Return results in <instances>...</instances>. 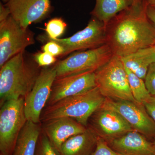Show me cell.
Returning a JSON list of instances; mask_svg holds the SVG:
<instances>
[{
	"label": "cell",
	"mask_w": 155,
	"mask_h": 155,
	"mask_svg": "<svg viewBox=\"0 0 155 155\" xmlns=\"http://www.w3.org/2000/svg\"><path fill=\"white\" fill-rule=\"evenodd\" d=\"M146 0L132 5L106 25V44L120 58L155 45V27L147 14Z\"/></svg>",
	"instance_id": "6da1fadb"
},
{
	"label": "cell",
	"mask_w": 155,
	"mask_h": 155,
	"mask_svg": "<svg viewBox=\"0 0 155 155\" xmlns=\"http://www.w3.org/2000/svg\"><path fill=\"white\" fill-rule=\"evenodd\" d=\"M33 58L25 51L14 56L0 68V104L25 97L32 88L40 71Z\"/></svg>",
	"instance_id": "7a4b0ae2"
},
{
	"label": "cell",
	"mask_w": 155,
	"mask_h": 155,
	"mask_svg": "<svg viewBox=\"0 0 155 155\" xmlns=\"http://www.w3.org/2000/svg\"><path fill=\"white\" fill-rule=\"evenodd\" d=\"M106 97L97 87L81 94L59 101L44 109L40 122H48L58 118H72L86 127L89 118L101 108Z\"/></svg>",
	"instance_id": "3957f363"
},
{
	"label": "cell",
	"mask_w": 155,
	"mask_h": 155,
	"mask_svg": "<svg viewBox=\"0 0 155 155\" xmlns=\"http://www.w3.org/2000/svg\"><path fill=\"white\" fill-rule=\"evenodd\" d=\"M95 74L96 87L105 97L137 102L131 93L127 72L120 57L113 56Z\"/></svg>",
	"instance_id": "277c9868"
},
{
	"label": "cell",
	"mask_w": 155,
	"mask_h": 155,
	"mask_svg": "<svg viewBox=\"0 0 155 155\" xmlns=\"http://www.w3.org/2000/svg\"><path fill=\"white\" fill-rule=\"evenodd\" d=\"M25 97L7 101L0 110V153L11 155L17 139L27 122L24 109Z\"/></svg>",
	"instance_id": "5b68a950"
},
{
	"label": "cell",
	"mask_w": 155,
	"mask_h": 155,
	"mask_svg": "<svg viewBox=\"0 0 155 155\" xmlns=\"http://www.w3.org/2000/svg\"><path fill=\"white\" fill-rule=\"evenodd\" d=\"M114 55L106 44L96 48L74 53L55 64L57 78L82 72H95Z\"/></svg>",
	"instance_id": "8992f818"
},
{
	"label": "cell",
	"mask_w": 155,
	"mask_h": 155,
	"mask_svg": "<svg viewBox=\"0 0 155 155\" xmlns=\"http://www.w3.org/2000/svg\"><path fill=\"white\" fill-rule=\"evenodd\" d=\"M35 43L33 32L22 27L11 15L0 22V68Z\"/></svg>",
	"instance_id": "52a82bcc"
},
{
	"label": "cell",
	"mask_w": 155,
	"mask_h": 155,
	"mask_svg": "<svg viewBox=\"0 0 155 155\" xmlns=\"http://www.w3.org/2000/svg\"><path fill=\"white\" fill-rule=\"evenodd\" d=\"M105 28L103 22L92 17L85 28L71 37L51 39L42 35L39 38L42 41L49 40L58 43L65 49V56L74 51L92 49L106 44Z\"/></svg>",
	"instance_id": "ba28073f"
},
{
	"label": "cell",
	"mask_w": 155,
	"mask_h": 155,
	"mask_svg": "<svg viewBox=\"0 0 155 155\" xmlns=\"http://www.w3.org/2000/svg\"><path fill=\"white\" fill-rule=\"evenodd\" d=\"M56 78L54 66L44 67L41 70L33 87L25 97L24 109L28 121L36 124L41 122V116L49 98Z\"/></svg>",
	"instance_id": "9c48e42d"
},
{
	"label": "cell",
	"mask_w": 155,
	"mask_h": 155,
	"mask_svg": "<svg viewBox=\"0 0 155 155\" xmlns=\"http://www.w3.org/2000/svg\"><path fill=\"white\" fill-rule=\"evenodd\" d=\"M101 108L117 112L134 130L148 138H155V122L148 114L143 104L106 98Z\"/></svg>",
	"instance_id": "30bf717a"
},
{
	"label": "cell",
	"mask_w": 155,
	"mask_h": 155,
	"mask_svg": "<svg viewBox=\"0 0 155 155\" xmlns=\"http://www.w3.org/2000/svg\"><path fill=\"white\" fill-rule=\"evenodd\" d=\"M96 87L95 72L56 78L46 106L51 105L66 98L83 93Z\"/></svg>",
	"instance_id": "8fae6325"
},
{
	"label": "cell",
	"mask_w": 155,
	"mask_h": 155,
	"mask_svg": "<svg viewBox=\"0 0 155 155\" xmlns=\"http://www.w3.org/2000/svg\"><path fill=\"white\" fill-rule=\"evenodd\" d=\"M5 5L11 16L24 28L47 18L52 10L51 0H9Z\"/></svg>",
	"instance_id": "7c38bea8"
},
{
	"label": "cell",
	"mask_w": 155,
	"mask_h": 155,
	"mask_svg": "<svg viewBox=\"0 0 155 155\" xmlns=\"http://www.w3.org/2000/svg\"><path fill=\"white\" fill-rule=\"evenodd\" d=\"M43 123L42 130L58 154L61 146L66 140L73 136L83 133L87 128L74 119L67 117L53 119Z\"/></svg>",
	"instance_id": "4fadbf2b"
},
{
	"label": "cell",
	"mask_w": 155,
	"mask_h": 155,
	"mask_svg": "<svg viewBox=\"0 0 155 155\" xmlns=\"http://www.w3.org/2000/svg\"><path fill=\"white\" fill-rule=\"evenodd\" d=\"M94 116V129L106 140L118 137L134 129L117 112L101 108Z\"/></svg>",
	"instance_id": "5bb4252c"
},
{
	"label": "cell",
	"mask_w": 155,
	"mask_h": 155,
	"mask_svg": "<svg viewBox=\"0 0 155 155\" xmlns=\"http://www.w3.org/2000/svg\"><path fill=\"white\" fill-rule=\"evenodd\" d=\"M106 141H109L110 146L121 155H155L151 141L134 130Z\"/></svg>",
	"instance_id": "9a60e30c"
},
{
	"label": "cell",
	"mask_w": 155,
	"mask_h": 155,
	"mask_svg": "<svg viewBox=\"0 0 155 155\" xmlns=\"http://www.w3.org/2000/svg\"><path fill=\"white\" fill-rule=\"evenodd\" d=\"M99 135L93 129L73 136L61 146L59 155H91L96 147Z\"/></svg>",
	"instance_id": "2e32d148"
},
{
	"label": "cell",
	"mask_w": 155,
	"mask_h": 155,
	"mask_svg": "<svg viewBox=\"0 0 155 155\" xmlns=\"http://www.w3.org/2000/svg\"><path fill=\"white\" fill-rule=\"evenodd\" d=\"M154 46L142 49L121 58L125 68L144 80L150 66L155 62Z\"/></svg>",
	"instance_id": "e0dca14e"
},
{
	"label": "cell",
	"mask_w": 155,
	"mask_h": 155,
	"mask_svg": "<svg viewBox=\"0 0 155 155\" xmlns=\"http://www.w3.org/2000/svg\"><path fill=\"white\" fill-rule=\"evenodd\" d=\"M41 131L39 124L27 121L19 134L11 155H35Z\"/></svg>",
	"instance_id": "ac0fdd59"
},
{
	"label": "cell",
	"mask_w": 155,
	"mask_h": 155,
	"mask_svg": "<svg viewBox=\"0 0 155 155\" xmlns=\"http://www.w3.org/2000/svg\"><path fill=\"white\" fill-rule=\"evenodd\" d=\"M134 0H96L91 14L105 25L116 15L130 7Z\"/></svg>",
	"instance_id": "d6986e66"
},
{
	"label": "cell",
	"mask_w": 155,
	"mask_h": 155,
	"mask_svg": "<svg viewBox=\"0 0 155 155\" xmlns=\"http://www.w3.org/2000/svg\"><path fill=\"white\" fill-rule=\"evenodd\" d=\"M125 69L130 91L134 99L141 104L149 100L152 96L148 91L144 80L137 76L129 69L126 68Z\"/></svg>",
	"instance_id": "ffe728a7"
},
{
	"label": "cell",
	"mask_w": 155,
	"mask_h": 155,
	"mask_svg": "<svg viewBox=\"0 0 155 155\" xmlns=\"http://www.w3.org/2000/svg\"><path fill=\"white\" fill-rule=\"evenodd\" d=\"M67 25L61 18H54L51 19L46 23L45 30L48 38H60L66 30Z\"/></svg>",
	"instance_id": "44dd1931"
},
{
	"label": "cell",
	"mask_w": 155,
	"mask_h": 155,
	"mask_svg": "<svg viewBox=\"0 0 155 155\" xmlns=\"http://www.w3.org/2000/svg\"><path fill=\"white\" fill-rule=\"evenodd\" d=\"M35 155H59L42 130L38 141Z\"/></svg>",
	"instance_id": "7402d4cb"
},
{
	"label": "cell",
	"mask_w": 155,
	"mask_h": 155,
	"mask_svg": "<svg viewBox=\"0 0 155 155\" xmlns=\"http://www.w3.org/2000/svg\"><path fill=\"white\" fill-rule=\"evenodd\" d=\"M32 58L40 67H50L57 62L56 57L43 51L35 53Z\"/></svg>",
	"instance_id": "603a6c76"
},
{
	"label": "cell",
	"mask_w": 155,
	"mask_h": 155,
	"mask_svg": "<svg viewBox=\"0 0 155 155\" xmlns=\"http://www.w3.org/2000/svg\"><path fill=\"white\" fill-rule=\"evenodd\" d=\"M91 155H121L114 151L104 139L99 136L95 149Z\"/></svg>",
	"instance_id": "cb8c5ba5"
},
{
	"label": "cell",
	"mask_w": 155,
	"mask_h": 155,
	"mask_svg": "<svg viewBox=\"0 0 155 155\" xmlns=\"http://www.w3.org/2000/svg\"><path fill=\"white\" fill-rule=\"evenodd\" d=\"M44 41H47V42L42 47L41 49L43 51L48 53L56 58L64 56L65 49L61 45L55 41L49 40Z\"/></svg>",
	"instance_id": "d4e9b609"
},
{
	"label": "cell",
	"mask_w": 155,
	"mask_h": 155,
	"mask_svg": "<svg viewBox=\"0 0 155 155\" xmlns=\"http://www.w3.org/2000/svg\"><path fill=\"white\" fill-rule=\"evenodd\" d=\"M144 82L150 94L155 97V62L150 66L146 75Z\"/></svg>",
	"instance_id": "484cf974"
},
{
	"label": "cell",
	"mask_w": 155,
	"mask_h": 155,
	"mask_svg": "<svg viewBox=\"0 0 155 155\" xmlns=\"http://www.w3.org/2000/svg\"><path fill=\"white\" fill-rule=\"evenodd\" d=\"M148 114L155 122V97L152 96L149 100L143 104Z\"/></svg>",
	"instance_id": "4316f807"
},
{
	"label": "cell",
	"mask_w": 155,
	"mask_h": 155,
	"mask_svg": "<svg viewBox=\"0 0 155 155\" xmlns=\"http://www.w3.org/2000/svg\"><path fill=\"white\" fill-rule=\"evenodd\" d=\"M11 15V12L5 5L0 3V22L6 20Z\"/></svg>",
	"instance_id": "83f0119b"
},
{
	"label": "cell",
	"mask_w": 155,
	"mask_h": 155,
	"mask_svg": "<svg viewBox=\"0 0 155 155\" xmlns=\"http://www.w3.org/2000/svg\"><path fill=\"white\" fill-rule=\"evenodd\" d=\"M147 14L149 19L152 22L155 27V9L148 5L147 8Z\"/></svg>",
	"instance_id": "f1b7e54d"
},
{
	"label": "cell",
	"mask_w": 155,
	"mask_h": 155,
	"mask_svg": "<svg viewBox=\"0 0 155 155\" xmlns=\"http://www.w3.org/2000/svg\"><path fill=\"white\" fill-rule=\"evenodd\" d=\"M148 5L155 9V0H146Z\"/></svg>",
	"instance_id": "f546056e"
},
{
	"label": "cell",
	"mask_w": 155,
	"mask_h": 155,
	"mask_svg": "<svg viewBox=\"0 0 155 155\" xmlns=\"http://www.w3.org/2000/svg\"><path fill=\"white\" fill-rule=\"evenodd\" d=\"M151 142L155 152V138L152 139V140Z\"/></svg>",
	"instance_id": "4dcf8cb0"
},
{
	"label": "cell",
	"mask_w": 155,
	"mask_h": 155,
	"mask_svg": "<svg viewBox=\"0 0 155 155\" xmlns=\"http://www.w3.org/2000/svg\"><path fill=\"white\" fill-rule=\"evenodd\" d=\"M2 1L3 2L5 3V4H6V3H7V2H8L9 0H2Z\"/></svg>",
	"instance_id": "1f68e13d"
},
{
	"label": "cell",
	"mask_w": 155,
	"mask_h": 155,
	"mask_svg": "<svg viewBox=\"0 0 155 155\" xmlns=\"http://www.w3.org/2000/svg\"><path fill=\"white\" fill-rule=\"evenodd\" d=\"M154 47H155V46H154Z\"/></svg>",
	"instance_id": "d6a6232c"
}]
</instances>
